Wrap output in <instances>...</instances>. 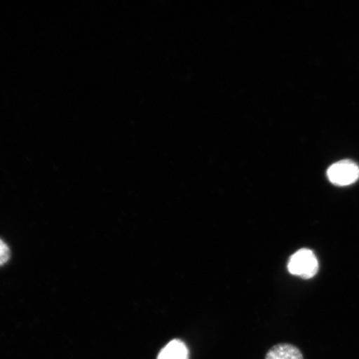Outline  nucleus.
I'll return each mask as SVG.
<instances>
[{"label":"nucleus","mask_w":359,"mask_h":359,"mask_svg":"<svg viewBox=\"0 0 359 359\" xmlns=\"http://www.w3.org/2000/svg\"><path fill=\"white\" fill-rule=\"evenodd\" d=\"M264 359H304L300 349L293 344H280L273 346Z\"/></svg>","instance_id":"nucleus-3"},{"label":"nucleus","mask_w":359,"mask_h":359,"mask_svg":"<svg viewBox=\"0 0 359 359\" xmlns=\"http://www.w3.org/2000/svg\"><path fill=\"white\" fill-rule=\"evenodd\" d=\"M11 257V250L8 246L1 239H0V266L6 264Z\"/></svg>","instance_id":"nucleus-5"},{"label":"nucleus","mask_w":359,"mask_h":359,"mask_svg":"<svg viewBox=\"0 0 359 359\" xmlns=\"http://www.w3.org/2000/svg\"><path fill=\"white\" fill-rule=\"evenodd\" d=\"M327 177L334 185L339 187L352 185L359 179V167L350 160L339 161L327 169Z\"/></svg>","instance_id":"nucleus-2"},{"label":"nucleus","mask_w":359,"mask_h":359,"mask_svg":"<svg viewBox=\"0 0 359 359\" xmlns=\"http://www.w3.org/2000/svg\"><path fill=\"white\" fill-rule=\"evenodd\" d=\"M156 359H189V350L182 341L174 339L161 350Z\"/></svg>","instance_id":"nucleus-4"},{"label":"nucleus","mask_w":359,"mask_h":359,"mask_svg":"<svg viewBox=\"0 0 359 359\" xmlns=\"http://www.w3.org/2000/svg\"><path fill=\"white\" fill-rule=\"evenodd\" d=\"M288 269L291 275L311 279L318 271L317 257L311 250H299L290 258Z\"/></svg>","instance_id":"nucleus-1"}]
</instances>
